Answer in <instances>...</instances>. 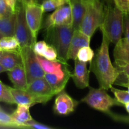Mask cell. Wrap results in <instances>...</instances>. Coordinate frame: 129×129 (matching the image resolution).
Masks as SVG:
<instances>
[{
    "mask_svg": "<svg viewBox=\"0 0 129 129\" xmlns=\"http://www.w3.org/2000/svg\"><path fill=\"white\" fill-rule=\"evenodd\" d=\"M103 35L102 44L90 62L89 71L96 77L100 88L108 90L122 74L117 67L113 66L109 55L110 41Z\"/></svg>",
    "mask_w": 129,
    "mask_h": 129,
    "instance_id": "6da1fadb",
    "label": "cell"
},
{
    "mask_svg": "<svg viewBox=\"0 0 129 129\" xmlns=\"http://www.w3.org/2000/svg\"><path fill=\"white\" fill-rule=\"evenodd\" d=\"M123 17L124 15L114 5H105L104 16L100 28L110 42L115 44L122 38Z\"/></svg>",
    "mask_w": 129,
    "mask_h": 129,
    "instance_id": "7a4b0ae2",
    "label": "cell"
},
{
    "mask_svg": "<svg viewBox=\"0 0 129 129\" xmlns=\"http://www.w3.org/2000/svg\"><path fill=\"white\" fill-rule=\"evenodd\" d=\"M45 30L46 40L55 49L58 59L67 62L68 49L74 31L72 25L52 26Z\"/></svg>",
    "mask_w": 129,
    "mask_h": 129,
    "instance_id": "3957f363",
    "label": "cell"
},
{
    "mask_svg": "<svg viewBox=\"0 0 129 129\" xmlns=\"http://www.w3.org/2000/svg\"><path fill=\"white\" fill-rule=\"evenodd\" d=\"M85 11L79 30L91 38L102 23L105 5L101 0H83Z\"/></svg>",
    "mask_w": 129,
    "mask_h": 129,
    "instance_id": "277c9868",
    "label": "cell"
},
{
    "mask_svg": "<svg viewBox=\"0 0 129 129\" xmlns=\"http://www.w3.org/2000/svg\"><path fill=\"white\" fill-rule=\"evenodd\" d=\"M89 107L94 110L110 114V108L113 106H122L115 99L107 93V90L102 88H91L88 94L82 99Z\"/></svg>",
    "mask_w": 129,
    "mask_h": 129,
    "instance_id": "5b68a950",
    "label": "cell"
},
{
    "mask_svg": "<svg viewBox=\"0 0 129 129\" xmlns=\"http://www.w3.org/2000/svg\"><path fill=\"white\" fill-rule=\"evenodd\" d=\"M15 14L16 21L14 36L17 39L20 47L25 46L33 47L36 41L34 40L26 22L25 6L20 1L16 3Z\"/></svg>",
    "mask_w": 129,
    "mask_h": 129,
    "instance_id": "8992f818",
    "label": "cell"
},
{
    "mask_svg": "<svg viewBox=\"0 0 129 129\" xmlns=\"http://www.w3.org/2000/svg\"><path fill=\"white\" fill-rule=\"evenodd\" d=\"M19 52L22 59L23 67L26 74L28 84L35 79L44 77L45 73L39 64L33 47H22L20 48Z\"/></svg>",
    "mask_w": 129,
    "mask_h": 129,
    "instance_id": "52a82bcc",
    "label": "cell"
},
{
    "mask_svg": "<svg viewBox=\"0 0 129 129\" xmlns=\"http://www.w3.org/2000/svg\"><path fill=\"white\" fill-rule=\"evenodd\" d=\"M25 90L35 98L37 103L45 104L55 95L51 87L44 77L35 79L28 84Z\"/></svg>",
    "mask_w": 129,
    "mask_h": 129,
    "instance_id": "ba28073f",
    "label": "cell"
},
{
    "mask_svg": "<svg viewBox=\"0 0 129 129\" xmlns=\"http://www.w3.org/2000/svg\"><path fill=\"white\" fill-rule=\"evenodd\" d=\"M26 22L31 31L34 40L37 42L38 34L42 28L43 21L42 7L40 4L33 2L25 6Z\"/></svg>",
    "mask_w": 129,
    "mask_h": 129,
    "instance_id": "9c48e42d",
    "label": "cell"
},
{
    "mask_svg": "<svg viewBox=\"0 0 129 129\" xmlns=\"http://www.w3.org/2000/svg\"><path fill=\"white\" fill-rule=\"evenodd\" d=\"M72 25V11L70 3L55 9L54 12L47 16L42 23V28L45 30L52 26Z\"/></svg>",
    "mask_w": 129,
    "mask_h": 129,
    "instance_id": "30bf717a",
    "label": "cell"
},
{
    "mask_svg": "<svg viewBox=\"0 0 129 129\" xmlns=\"http://www.w3.org/2000/svg\"><path fill=\"white\" fill-rule=\"evenodd\" d=\"M54 105V111L59 115H68L75 110L78 102L71 97L64 90L57 94Z\"/></svg>",
    "mask_w": 129,
    "mask_h": 129,
    "instance_id": "8fae6325",
    "label": "cell"
},
{
    "mask_svg": "<svg viewBox=\"0 0 129 129\" xmlns=\"http://www.w3.org/2000/svg\"><path fill=\"white\" fill-rule=\"evenodd\" d=\"M90 40L91 37L82 32L81 30H74L68 49V60H75L78 50L83 47L89 46Z\"/></svg>",
    "mask_w": 129,
    "mask_h": 129,
    "instance_id": "7c38bea8",
    "label": "cell"
},
{
    "mask_svg": "<svg viewBox=\"0 0 129 129\" xmlns=\"http://www.w3.org/2000/svg\"><path fill=\"white\" fill-rule=\"evenodd\" d=\"M74 60V70L71 77L74 84L79 89L89 86V71L87 68L86 62L80 61L78 59Z\"/></svg>",
    "mask_w": 129,
    "mask_h": 129,
    "instance_id": "4fadbf2b",
    "label": "cell"
},
{
    "mask_svg": "<svg viewBox=\"0 0 129 129\" xmlns=\"http://www.w3.org/2000/svg\"><path fill=\"white\" fill-rule=\"evenodd\" d=\"M115 65L129 64V40L121 39L115 44L113 50Z\"/></svg>",
    "mask_w": 129,
    "mask_h": 129,
    "instance_id": "5bb4252c",
    "label": "cell"
},
{
    "mask_svg": "<svg viewBox=\"0 0 129 129\" xmlns=\"http://www.w3.org/2000/svg\"><path fill=\"white\" fill-rule=\"evenodd\" d=\"M8 76L16 89H26L28 85L27 78L23 66H19L8 71Z\"/></svg>",
    "mask_w": 129,
    "mask_h": 129,
    "instance_id": "9a60e30c",
    "label": "cell"
},
{
    "mask_svg": "<svg viewBox=\"0 0 129 129\" xmlns=\"http://www.w3.org/2000/svg\"><path fill=\"white\" fill-rule=\"evenodd\" d=\"M10 93L17 105H25L31 107L37 104L35 98L25 89H16L8 86Z\"/></svg>",
    "mask_w": 129,
    "mask_h": 129,
    "instance_id": "2e32d148",
    "label": "cell"
},
{
    "mask_svg": "<svg viewBox=\"0 0 129 129\" xmlns=\"http://www.w3.org/2000/svg\"><path fill=\"white\" fill-rule=\"evenodd\" d=\"M0 64L6 71L13 69L19 66H23L22 59L18 50L4 51L1 57Z\"/></svg>",
    "mask_w": 129,
    "mask_h": 129,
    "instance_id": "e0dca14e",
    "label": "cell"
},
{
    "mask_svg": "<svg viewBox=\"0 0 129 129\" xmlns=\"http://www.w3.org/2000/svg\"><path fill=\"white\" fill-rule=\"evenodd\" d=\"M33 50L37 55H40L48 60L58 59L57 52L55 48L44 40L36 42L33 46Z\"/></svg>",
    "mask_w": 129,
    "mask_h": 129,
    "instance_id": "ac0fdd59",
    "label": "cell"
},
{
    "mask_svg": "<svg viewBox=\"0 0 129 129\" xmlns=\"http://www.w3.org/2000/svg\"><path fill=\"white\" fill-rule=\"evenodd\" d=\"M72 11V27L74 30H79L85 11V6L82 1H70Z\"/></svg>",
    "mask_w": 129,
    "mask_h": 129,
    "instance_id": "d6986e66",
    "label": "cell"
},
{
    "mask_svg": "<svg viewBox=\"0 0 129 129\" xmlns=\"http://www.w3.org/2000/svg\"><path fill=\"white\" fill-rule=\"evenodd\" d=\"M29 108L25 105H18L16 110L11 115L18 128H23L25 124L33 120Z\"/></svg>",
    "mask_w": 129,
    "mask_h": 129,
    "instance_id": "ffe728a7",
    "label": "cell"
},
{
    "mask_svg": "<svg viewBox=\"0 0 129 129\" xmlns=\"http://www.w3.org/2000/svg\"><path fill=\"white\" fill-rule=\"evenodd\" d=\"M15 12L12 13L7 16H0V34L3 37L15 35Z\"/></svg>",
    "mask_w": 129,
    "mask_h": 129,
    "instance_id": "44dd1931",
    "label": "cell"
},
{
    "mask_svg": "<svg viewBox=\"0 0 129 129\" xmlns=\"http://www.w3.org/2000/svg\"><path fill=\"white\" fill-rule=\"evenodd\" d=\"M44 78L46 79L49 85L50 86L55 95L64 90L67 83L70 78V76L61 77L54 74L45 73Z\"/></svg>",
    "mask_w": 129,
    "mask_h": 129,
    "instance_id": "7402d4cb",
    "label": "cell"
},
{
    "mask_svg": "<svg viewBox=\"0 0 129 129\" xmlns=\"http://www.w3.org/2000/svg\"><path fill=\"white\" fill-rule=\"evenodd\" d=\"M0 48L4 51H16L20 46L15 36L3 37L0 39Z\"/></svg>",
    "mask_w": 129,
    "mask_h": 129,
    "instance_id": "603a6c76",
    "label": "cell"
},
{
    "mask_svg": "<svg viewBox=\"0 0 129 129\" xmlns=\"http://www.w3.org/2000/svg\"><path fill=\"white\" fill-rule=\"evenodd\" d=\"M70 0H45L41 4L44 12L55 10V9L69 4Z\"/></svg>",
    "mask_w": 129,
    "mask_h": 129,
    "instance_id": "cb8c5ba5",
    "label": "cell"
},
{
    "mask_svg": "<svg viewBox=\"0 0 129 129\" xmlns=\"http://www.w3.org/2000/svg\"><path fill=\"white\" fill-rule=\"evenodd\" d=\"M94 52L89 46L83 47L78 50L76 59L80 61L88 62H91L94 57Z\"/></svg>",
    "mask_w": 129,
    "mask_h": 129,
    "instance_id": "d4e9b609",
    "label": "cell"
},
{
    "mask_svg": "<svg viewBox=\"0 0 129 129\" xmlns=\"http://www.w3.org/2000/svg\"><path fill=\"white\" fill-rule=\"evenodd\" d=\"M0 102L13 105L15 102L9 90L8 86L5 85L0 81Z\"/></svg>",
    "mask_w": 129,
    "mask_h": 129,
    "instance_id": "484cf974",
    "label": "cell"
},
{
    "mask_svg": "<svg viewBox=\"0 0 129 129\" xmlns=\"http://www.w3.org/2000/svg\"><path fill=\"white\" fill-rule=\"evenodd\" d=\"M110 89L114 94L115 99L122 105H124L129 103V93L127 91L120 90V89L113 88V86L111 87Z\"/></svg>",
    "mask_w": 129,
    "mask_h": 129,
    "instance_id": "4316f807",
    "label": "cell"
},
{
    "mask_svg": "<svg viewBox=\"0 0 129 129\" xmlns=\"http://www.w3.org/2000/svg\"><path fill=\"white\" fill-rule=\"evenodd\" d=\"M0 126L10 128H18L11 115L5 113L0 108Z\"/></svg>",
    "mask_w": 129,
    "mask_h": 129,
    "instance_id": "83f0119b",
    "label": "cell"
},
{
    "mask_svg": "<svg viewBox=\"0 0 129 129\" xmlns=\"http://www.w3.org/2000/svg\"><path fill=\"white\" fill-rule=\"evenodd\" d=\"M113 4L123 15H129V0H113Z\"/></svg>",
    "mask_w": 129,
    "mask_h": 129,
    "instance_id": "f1b7e54d",
    "label": "cell"
},
{
    "mask_svg": "<svg viewBox=\"0 0 129 129\" xmlns=\"http://www.w3.org/2000/svg\"><path fill=\"white\" fill-rule=\"evenodd\" d=\"M23 128H36V129H54L52 127L50 126H47L46 125L42 124V123H39L34 120V119L30 121L24 125Z\"/></svg>",
    "mask_w": 129,
    "mask_h": 129,
    "instance_id": "f546056e",
    "label": "cell"
},
{
    "mask_svg": "<svg viewBox=\"0 0 129 129\" xmlns=\"http://www.w3.org/2000/svg\"><path fill=\"white\" fill-rule=\"evenodd\" d=\"M13 13L5 0H0V16H5Z\"/></svg>",
    "mask_w": 129,
    "mask_h": 129,
    "instance_id": "4dcf8cb0",
    "label": "cell"
},
{
    "mask_svg": "<svg viewBox=\"0 0 129 129\" xmlns=\"http://www.w3.org/2000/svg\"><path fill=\"white\" fill-rule=\"evenodd\" d=\"M123 34L125 38L129 40V15H124L123 17Z\"/></svg>",
    "mask_w": 129,
    "mask_h": 129,
    "instance_id": "1f68e13d",
    "label": "cell"
},
{
    "mask_svg": "<svg viewBox=\"0 0 129 129\" xmlns=\"http://www.w3.org/2000/svg\"><path fill=\"white\" fill-rule=\"evenodd\" d=\"M116 67L119 69L122 74L125 75L127 79H129V64L116 65Z\"/></svg>",
    "mask_w": 129,
    "mask_h": 129,
    "instance_id": "d6a6232c",
    "label": "cell"
},
{
    "mask_svg": "<svg viewBox=\"0 0 129 129\" xmlns=\"http://www.w3.org/2000/svg\"><path fill=\"white\" fill-rule=\"evenodd\" d=\"M115 84L123 87H126L127 88V91L129 93V79H127V81L126 82H115Z\"/></svg>",
    "mask_w": 129,
    "mask_h": 129,
    "instance_id": "836d02e7",
    "label": "cell"
},
{
    "mask_svg": "<svg viewBox=\"0 0 129 129\" xmlns=\"http://www.w3.org/2000/svg\"><path fill=\"white\" fill-rule=\"evenodd\" d=\"M18 1H20V2L24 6H25V5H27V4L31 3H33V2H36L35 0H18Z\"/></svg>",
    "mask_w": 129,
    "mask_h": 129,
    "instance_id": "e575fe53",
    "label": "cell"
},
{
    "mask_svg": "<svg viewBox=\"0 0 129 129\" xmlns=\"http://www.w3.org/2000/svg\"><path fill=\"white\" fill-rule=\"evenodd\" d=\"M102 2L105 5H114L113 0H102Z\"/></svg>",
    "mask_w": 129,
    "mask_h": 129,
    "instance_id": "d590c367",
    "label": "cell"
},
{
    "mask_svg": "<svg viewBox=\"0 0 129 129\" xmlns=\"http://www.w3.org/2000/svg\"><path fill=\"white\" fill-rule=\"evenodd\" d=\"M5 71H6V69H5V68H4L2 66H1V64H0V73H3V72H5Z\"/></svg>",
    "mask_w": 129,
    "mask_h": 129,
    "instance_id": "8d00e7d4",
    "label": "cell"
},
{
    "mask_svg": "<svg viewBox=\"0 0 129 129\" xmlns=\"http://www.w3.org/2000/svg\"><path fill=\"white\" fill-rule=\"evenodd\" d=\"M124 106H125V108L126 110H127V113H128L129 114V103H127V104H125V105H124Z\"/></svg>",
    "mask_w": 129,
    "mask_h": 129,
    "instance_id": "74e56055",
    "label": "cell"
},
{
    "mask_svg": "<svg viewBox=\"0 0 129 129\" xmlns=\"http://www.w3.org/2000/svg\"><path fill=\"white\" fill-rule=\"evenodd\" d=\"M44 1H45V0H35V1H36V2L37 3L40 4V5H41V4L42 3L44 2Z\"/></svg>",
    "mask_w": 129,
    "mask_h": 129,
    "instance_id": "f35d334b",
    "label": "cell"
},
{
    "mask_svg": "<svg viewBox=\"0 0 129 129\" xmlns=\"http://www.w3.org/2000/svg\"><path fill=\"white\" fill-rule=\"evenodd\" d=\"M3 54V50H0V60H1V57H2Z\"/></svg>",
    "mask_w": 129,
    "mask_h": 129,
    "instance_id": "ab89813d",
    "label": "cell"
},
{
    "mask_svg": "<svg viewBox=\"0 0 129 129\" xmlns=\"http://www.w3.org/2000/svg\"><path fill=\"white\" fill-rule=\"evenodd\" d=\"M70 1H83V0H70Z\"/></svg>",
    "mask_w": 129,
    "mask_h": 129,
    "instance_id": "60d3db41",
    "label": "cell"
},
{
    "mask_svg": "<svg viewBox=\"0 0 129 129\" xmlns=\"http://www.w3.org/2000/svg\"><path fill=\"white\" fill-rule=\"evenodd\" d=\"M3 37V36H2V35H1V34H0V39H1V38H2Z\"/></svg>",
    "mask_w": 129,
    "mask_h": 129,
    "instance_id": "b9f144b4",
    "label": "cell"
},
{
    "mask_svg": "<svg viewBox=\"0 0 129 129\" xmlns=\"http://www.w3.org/2000/svg\"><path fill=\"white\" fill-rule=\"evenodd\" d=\"M0 50H1V48H0Z\"/></svg>",
    "mask_w": 129,
    "mask_h": 129,
    "instance_id": "7bdbcfd3",
    "label": "cell"
},
{
    "mask_svg": "<svg viewBox=\"0 0 129 129\" xmlns=\"http://www.w3.org/2000/svg\"><path fill=\"white\" fill-rule=\"evenodd\" d=\"M0 108H1V107H0Z\"/></svg>",
    "mask_w": 129,
    "mask_h": 129,
    "instance_id": "ee69618b",
    "label": "cell"
}]
</instances>
